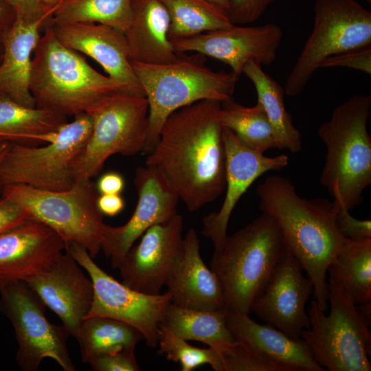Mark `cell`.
I'll return each mask as SVG.
<instances>
[{"label": "cell", "instance_id": "1", "mask_svg": "<svg viewBox=\"0 0 371 371\" xmlns=\"http://www.w3.org/2000/svg\"><path fill=\"white\" fill-rule=\"evenodd\" d=\"M221 103L205 100L174 111L146 159L145 166L159 174L190 212L213 202L225 189Z\"/></svg>", "mask_w": 371, "mask_h": 371}, {"label": "cell", "instance_id": "2", "mask_svg": "<svg viewBox=\"0 0 371 371\" xmlns=\"http://www.w3.org/2000/svg\"><path fill=\"white\" fill-rule=\"evenodd\" d=\"M256 193L260 210L276 222L291 253L313 282L315 300L326 311L327 269L346 240L337 228L333 201L302 198L291 181L279 175L267 177Z\"/></svg>", "mask_w": 371, "mask_h": 371}, {"label": "cell", "instance_id": "3", "mask_svg": "<svg viewBox=\"0 0 371 371\" xmlns=\"http://www.w3.org/2000/svg\"><path fill=\"white\" fill-rule=\"evenodd\" d=\"M370 109V95H353L317 128L326 146L320 182L333 196L337 212L362 203L363 192L371 184Z\"/></svg>", "mask_w": 371, "mask_h": 371}, {"label": "cell", "instance_id": "4", "mask_svg": "<svg viewBox=\"0 0 371 371\" xmlns=\"http://www.w3.org/2000/svg\"><path fill=\"white\" fill-rule=\"evenodd\" d=\"M47 21L32 60L30 89L36 107L76 116L100 98L128 89L94 69L79 52L63 45Z\"/></svg>", "mask_w": 371, "mask_h": 371}, {"label": "cell", "instance_id": "5", "mask_svg": "<svg viewBox=\"0 0 371 371\" xmlns=\"http://www.w3.org/2000/svg\"><path fill=\"white\" fill-rule=\"evenodd\" d=\"M287 249L276 222L265 213L227 235L210 262L227 311L249 313Z\"/></svg>", "mask_w": 371, "mask_h": 371}, {"label": "cell", "instance_id": "6", "mask_svg": "<svg viewBox=\"0 0 371 371\" xmlns=\"http://www.w3.org/2000/svg\"><path fill=\"white\" fill-rule=\"evenodd\" d=\"M204 56L183 53L166 64L131 62L149 106L143 154L147 155L153 150L164 122L174 111L201 100L223 102L232 98L239 78L232 71H214L208 68Z\"/></svg>", "mask_w": 371, "mask_h": 371}, {"label": "cell", "instance_id": "7", "mask_svg": "<svg viewBox=\"0 0 371 371\" xmlns=\"http://www.w3.org/2000/svg\"><path fill=\"white\" fill-rule=\"evenodd\" d=\"M91 119V135L71 165L75 181L92 179L112 155L142 153L148 130V102L128 89L111 93L85 111Z\"/></svg>", "mask_w": 371, "mask_h": 371}, {"label": "cell", "instance_id": "8", "mask_svg": "<svg viewBox=\"0 0 371 371\" xmlns=\"http://www.w3.org/2000/svg\"><path fill=\"white\" fill-rule=\"evenodd\" d=\"M328 301V315L315 299L311 302L307 309L310 327L300 338L325 370L370 371V323L346 291L330 279Z\"/></svg>", "mask_w": 371, "mask_h": 371}, {"label": "cell", "instance_id": "9", "mask_svg": "<svg viewBox=\"0 0 371 371\" xmlns=\"http://www.w3.org/2000/svg\"><path fill=\"white\" fill-rule=\"evenodd\" d=\"M1 194L21 205L32 218L54 229L67 245H80L92 258L101 250L106 224L97 205L99 193L91 179L75 181L65 191L6 184Z\"/></svg>", "mask_w": 371, "mask_h": 371}, {"label": "cell", "instance_id": "10", "mask_svg": "<svg viewBox=\"0 0 371 371\" xmlns=\"http://www.w3.org/2000/svg\"><path fill=\"white\" fill-rule=\"evenodd\" d=\"M371 45V12L356 0H316L313 28L289 73L284 93L303 92L327 58Z\"/></svg>", "mask_w": 371, "mask_h": 371}, {"label": "cell", "instance_id": "11", "mask_svg": "<svg viewBox=\"0 0 371 371\" xmlns=\"http://www.w3.org/2000/svg\"><path fill=\"white\" fill-rule=\"evenodd\" d=\"M92 121L84 112L56 131L55 139L43 147L10 141L0 163V181L49 191H65L74 184L71 165L87 142Z\"/></svg>", "mask_w": 371, "mask_h": 371}, {"label": "cell", "instance_id": "12", "mask_svg": "<svg viewBox=\"0 0 371 371\" xmlns=\"http://www.w3.org/2000/svg\"><path fill=\"white\" fill-rule=\"evenodd\" d=\"M0 310L11 322L18 344L16 361L24 371H36L44 359L54 360L65 371H75L66 341L70 333L52 324L46 306L24 281L0 287Z\"/></svg>", "mask_w": 371, "mask_h": 371}, {"label": "cell", "instance_id": "13", "mask_svg": "<svg viewBox=\"0 0 371 371\" xmlns=\"http://www.w3.org/2000/svg\"><path fill=\"white\" fill-rule=\"evenodd\" d=\"M66 251L89 274L93 300L87 317H111L137 329L147 346L155 348L157 333L170 294H147L134 290L104 271L80 245L71 242Z\"/></svg>", "mask_w": 371, "mask_h": 371}, {"label": "cell", "instance_id": "14", "mask_svg": "<svg viewBox=\"0 0 371 371\" xmlns=\"http://www.w3.org/2000/svg\"><path fill=\"white\" fill-rule=\"evenodd\" d=\"M283 31L277 24L232 25L172 41L177 54L195 52L228 65L238 78L250 62L271 65L277 58Z\"/></svg>", "mask_w": 371, "mask_h": 371}, {"label": "cell", "instance_id": "15", "mask_svg": "<svg viewBox=\"0 0 371 371\" xmlns=\"http://www.w3.org/2000/svg\"><path fill=\"white\" fill-rule=\"evenodd\" d=\"M303 271L288 248L251 308L266 324L295 339L310 327L306 304L313 293V285Z\"/></svg>", "mask_w": 371, "mask_h": 371}, {"label": "cell", "instance_id": "16", "mask_svg": "<svg viewBox=\"0 0 371 371\" xmlns=\"http://www.w3.org/2000/svg\"><path fill=\"white\" fill-rule=\"evenodd\" d=\"M183 217L175 215L166 223L147 229L141 240L114 265L122 282L137 291L159 294L170 268L181 248Z\"/></svg>", "mask_w": 371, "mask_h": 371}, {"label": "cell", "instance_id": "17", "mask_svg": "<svg viewBox=\"0 0 371 371\" xmlns=\"http://www.w3.org/2000/svg\"><path fill=\"white\" fill-rule=\"evenodd\" d=\"M226 154L225 196L221 208L203 218L202 234L209 238L214 249L227 236V226L238 201L251 185L271 170H280L289 164L286 155L267 157L243 144L229 129L223 127Z\"/></svg>", "mask_w": 371, "mask_h": 371}, {"label": "cell", "instance_id": "18", "mask_svg": "<svg viewBox=\"0 0 371 371\" xmlns=\"http://www.w3.org/2000/svg\"><path fill=\"white\" fill-rule=\"evenodd\" d=\"M134 184L138 201L130 219L121 226L104 227L101 249L113 267L147 229L178 214L177 195L154 170L146 166L138 168Z\"/></svg>", "mask_w": 371, "mask_h": 371}, {"label": "cell", "instance_id": "19", "mask_svg": "<svg viewBox=\"0 0 371 371\" xmlns=\"http://www.w3.org/2000/svg\"><path fill=\"white\" fill-rule=\"evenodd\" d=\"M25 282L76 337L93 300V286L80 265L66 251Z\"/></svg>", "mask_w": 371, "mask_h": 371}, {"label": "cell", "instance_id": "20", "mask_svg": "<svg viewBox=\"0 0 371 371\" xmlns=\"http://www.w3.org/2000/svg\"><path fill=\"white\" fill-rule=\"evenodd\" d=\"M67 243L43 223L30 218L0 234V287L25 281L66 251Z\"/></svg>", "mask_w": 371, "mask_h": 371}, {"label": "cell", "instance_id": "21", "mask_svg": "<svg viewBox=\"0 0 371 371\" xmlns=\"http://www.w3.org/2000/svg\"><path fill=\"white\" fill-rule=\"evenodd\" d=\"M50 18L48 23L63 45L91 57L111 79L144 94L133 70L123 32L102 24L54 23Z\"/></svg>", "mask_w": 371, "mask_h": 371}, {"label": "cell", "instance_id": "22", "mask_svg": "<svg viewBox=\"0 0 371 371\" xmlns=\"http://www.w3.org/2000/svg\"><path fill=\"white\" fill-rule=\"evenodd\" d=\"M199 249L200 239L191 227L183 237L165 281L170 302L186 308L226 311L220 282L204 263Z\"/></svg>", "mask_w": 371, "mask_h": 371}, {"label": "cell", "instance_id": "23", "mask_svg": "<svg viewBox=\"0 0 371 371\" xmlns=\"http://www.w3.org/2000/svg\"><path fill=\"white\" fill-rule=\"evenodd\" d=\"M52 15L34 22L16 18L3 36V52L0 63V95L27 107H36L30 82L33 52L41 32Z\"/></svg>", "mask_w": 371, "mask_h": 371}, {"label": "cell", "instance_id": "24", "mask_svg": "<svg viewBox=\"0 0 371 371\" xmlns=\"http://www.w3.org/2000/svg\"><path fill=\"white\" fill-rule=\"evenodd\" d=\"M131 15L124 36L131 62L166 64L179 54L169 38L170 19L159 0H131Z\"/></svg>", "mask_w": 371, "mask_h": 371}, {"label": "cell", "instance_id": "25", "mask_svg": "<svg viewBox=\"0 0 371 371\" xmlns=\"http://www.w3.org/2000/svg\"><path fill=\"white\" fill-rule=\"evenodd\" d=\"M227 325L236 341L265 354L288 371L325 370L301 338H291L270 324H259L249 314L238 312L227 311Z\"/></svg>", "mask_w": 371, "mask_h": 371}, {"label": "cell", "instance_id": "26", "mask_svg": "<svg viewBox=\"0 0 371 371\" xmlns=\"http://www.w3.org/2000/svg\"><path fill=\"white\" fill-rule=\"evenodd\" d=\"M67 122V116L63 114L25 106L0 95V139L49 143L55 139L56 131Z\"/></svg>", "mask_w": 371, "mask_h": 371}, {"label": "cell", "instance_id": "27", "mask_svg": "<svg viewBox=\"0 0 371 371\" xmlns=\"http://www.w3.org/2000/svg\"><path fill=\"white\" fill-rule=\"evenodd\" d=\"M244 74L253 83L258 102L263 107L271 125L278 148L297 153L302 148V136L286 109L284 90L276 80L264 71L262 66L253 62L244 67Z\"/></svg>", "mask_w": 371, "mask_h": 371}, {"label": "cell", "instance_id": "28", "mask_svg": "<svg viewBox=\"0 0 371 371\" xmlns=\"http://www.w3.org/2000/svg\"><path fill=\"white\" fill-rule=\"evenodd\" d=\"M160 324L184 340L202 342L214 350L235 341L227 325L226 311L186 308L170 302Z\"/></svg>", "mask_w": 371, "mask_h": 371}, {"label": "cell", "instance_id": "29", "mask_svg": "<svg viewBox=\"0 0 371 371\" xmlns=\"http://www.w3.org/2000/svg\"><path fill=\"white\" fill-rule=\"evenodd\" d=\"M327 273L356 305L371 302V238H346Z\"/></svg>", "mask_w": 371, "mask_h": 371}, {"label": "cell", "instance_id": "30", "mask_svg": "<svg viewBox=\"0 0 371 371\" xmlns=\"http://www.w3.org/2000/svg\"><path fill=\"white\" fill-rule=\"evenodd\" d=\"M82 361L88 363L102 354L120 351H135L144 339L135 328L120 320L104 316H91L82 322L78 335Z\"/></svg>", "mask_w": 371, "mask_h": 371}, {"label": "cell", "instance_id": "31", "mask_svg": "<svg viewBox=\"0 0 371 371\" xmlns=\"http://www.w3.org/2000/svg\"><path fill=\"white\" fill-rule=\"evenodd\" d=\"M220 118L223 127L231 130L247 146L264 154L278 144L271 125L262 106H245L232 98L221 103Z\"/></svg>", "mask_w": 371, "mask_h": 371}, {"label": "cell", "instance_id": "32", "mask_svg": "<svg viewBox=\"0 0 371 371\" xmlns=\"http://www.w3.org/2000/svg\"><path fill=\"white\" fill-rule=\"evenodd\" d=\"M170 19L171 41L233 25L227 14L207 0H159Z\"/></svg>", "mask_w": 371, "mask_h": 371}, {"label": "cell", "instance_id": "33", "mask_svg": "<svg viewBox=\"0 0 371 371\" xmlns=\"http://www.w3.org/2000/svg\"><path fill=\"white\" fill-rule=\"evenodd\" d=\"M131 0H65L50 19L54 23H89L111 27L123 33L131 15Z\"/></svg>", "mask_w": 371, "mask_h": 371}, {"label": "cell", "instance_id": "34", "mask_svg": "<svg viewBox=\"0 0 371 371\" xmlns=\"http://www.w3.org/2000/svg\"><path fill=\"white\" fill-rule=\"evenodd\" d=\"M157 344L167 359L181 363V371H192L204 364H209L215 371H223L220 356L216 350L211 347L199 348L191 346L162 324L158 329Z\"/></svg>", "mask_w": 371, "mask_h": 371}, {"label": "cell", "instance_id": "35", "mask_svg": "<svg viewBox=\"0 0 371 371\" xmlns=\"http://www.w3.org/2000/svg\"><path fill=\"white\" fill-rule=\"evenodd\" d=\"M216 350L223 371H288L265 354L236 340Z\"/></svg>", "mask_w": 371, "mask_h": 371}, {"label": "cell", "instance_id": "36", "mask_svg": "<svg viewBox=\"0 0 371 371\" xmlns=\"http://www.w3.org/2000/svg\"><path fill=\"white\" fill-rule=\"evenodd\" d=\"M348 67L371 74V47L344 52L326 58L319 68Z\"/></svg>", "mask_w": 371, "mask_h": 371}, {"label": "cell", "instance_id": "37", "mask_svg": "<svg viewBox=\"0 0 371 371\" xmlns=\"http://www.w3.org/2000/svg\"><path fill=\"white\" fill-rule=\"evenodd\" d=\"M276 0H230L227 15L234 25H246L258 20Z\"/></svg>", "mask_w": 371, "mask_h": 371}, {"label": "cell", "instance_id": "38", "mask_svg": "<svg viewBox=\"0 0 371 371\" xmlns=\"http://www.w3.org/2000/svg\"><path fill=\"white\" fill-rule=\"evenodd\" d=\"M88 364L95 371L141 370L135 351L125 350L102 354L93 358Z\"/></svg>", "mask_w": 371, "mask_h": 371}, {"label": "cell", "instance_id": "39", "mask_svg": "<svg viewBox=\"0 0 371 371\" xmlns=\"http://www.w3.org/2000/svg\"><path fill=\"white\" fill-rule=\"evenodd\" d=\"M336 225L339 232L346 238H371V221L355 218L350 214L349 210H339L337 212Z\"/></svg>", "mask_w": 371, "mask_h": 371}, {"label": "cell", "instance_id": "40", "mask_svg": "<svg viewBox=\"0 0 371 371\" xmlns=\"http://www.w3.org/2000/svg\"><path fill=\"white\" fill-rule=\"evenodd\" d=\"M30 218V214L16 202L4 196L0 199V234Z\"/></svg>", "mask_w": 371, "mask_h": 371}, {"label": "cell", "instance_id": "41", "mask_svg": "<svg viewBox=\"0 0 371 371\" xmlns=\"http://www.w3.org/2000/svg\"><path fill=\"white\" fill-rule=\"evenodd\" d=\"M10 6L16 18L26 22H34L40 19L53 15L56 10H45L38 0H0Z\"/></svg>", "mask_w": 371, "mask_h": 371}, {"label": "cell", "instance_id": "42", "mask_svg": "<svg viewBox=\"0 0 371 371\" xmlns=\"http://www.w3.org/2000/svg\"><path fill=\"white\" fill-rule=\"evenodd\" d=\"M95 186L99 194H120L125 187V180L118 172H108L99 177Z\"/></svg>", "mask_w": 371, "mask_h": 371}, {"label": "cell", "instance_id": "43", "mask_svg": "<svg viewBox=\"0 0 371 371\" xmlns=\"http://www.w3.org/2000/svg\"><path fill=\"white\" fill-rule=\"evenodd\" d=\"M97 205L103 215L115 216L124 210L125 203L120 194H99Z\"/></svg>", "mask_w": 371, "mask_h": 371}, {"label": "cell", "instance_id": "44", "mask_svg": "<svg viewBox=\"0 0 371 371\" xmlns=\"http://www.w3.org/2000/svg\"><path fill=\"white\" fill-rule=\"evenodd\" d=\"M16 18L12 8L0 1V30L5 31L14 23Z\"/></svg>", "mask_w": 371, "mask_h": 371}, {"label": "cell", "instance_id": "45", "mask_svg": "<svg viewBox=\"0 0 371 371\" xmlns=\"http://www.w3.org/2000/svg\"><path fill=\"white\" fill-rule=\"evenodd\" d=\"M41 5L47 11L56 10L65 0H38Z\"/></svg>", "mask_w": 371, "mask_h": 371}, {"label": "cell", "instance_id": "46", "mask_svg": "<svg viewBox=\"0 0 371 371\" xmlns=\"http://www.w3.org/2000/svg\"><path fill=\"white\" fill-rule=\"evenodd\" d=\"M10 141L8 139H0V163L5 155L10 146ZM3 184L0 181V194L2 192Z\"/></svg>", "mask_w": 371, "mask_h": 371}, {"label": "cell", "instance_id": "47", "mask_svg": "<svg viewBox=\"0 0 371 371\" xmlns=\"http://www.w3.org/2000/svg\"><path fill=\"white\" fill-rule=\"evenodd\" d=\"M212 5L225 11L227 14L230 0H207Z\"/></svg>", "mask_w": 371, "mask_h": 371}, {"label": "cell", "instance_id": "48", "mask_svg": "<svg viewBox=\"0 0 371 371\" xmlns=\"http://www.w3.org/2000/svg\"><path fill=\"white\" fill-rule=\"evenodd\" d=\"M5 31L0 30V63L2 60L3 52V36Z\"/></svg>", "mask_w": 371, "mask_h": 371}, {"label": "cell", "instance_id": "49", "mask_svg": "<svg viewBox=\"0 0 371 371\" xmlns=\"http://www.w3.org/2000/svg\"><path fill=\"white\" fill-rule=\"evenodd\" d=\"M368 3H371V0H366Z\"/></svg>", "mask_w": 371, "mask_h": 371}]
</instances>
